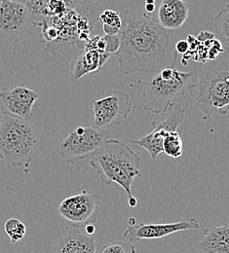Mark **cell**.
Instances as JSON below:
<instances>
[{
	"instance_id": "cell-15",
	"label": "cell",
	"mask_w": 229,
	"mask_h": 253,
	"mask_svg": "<svg viewBox=\"0 0 229 253\" xmlns=\"http://www.w3.org/2000/svg\"><path fill=\"white\" fill-rule=\"evenodd\" d=\"M97 249L98 244L91 235L73 227L60 240L55 253H98Z\"/></svg>"
},
{
	"instance_id": "cell-11",
	"label": "cell",
	"mask_w": 229,
	"mask_h": 253,
	"mask_svg": "<svg viewBox=\"0 0 229 253\" xmlns=\"http://www.w3.org/2000/svg\"><path fill=\"white\" fill-rule=\"evenodd\" d=\"M200 228L196 218H189L181 221L159 223V224H135L126 228L123 233V238L136 244L141 240L163 239L170 235L183 231H193Z\"/></svg>"
},
{
	"instance_id": "cell-1",
	"label": "cell",
	"mask_w": 229,
	"mask_h": 253,
	"mask_svg": "<svg viewBox=\"0 0 229 253\" xmlns=\"http://www.w3.org/2000/svg\"><path fill=\"white\" fill-rule=\"evenodd\" d=\"M120 15V47L115 55L122 74H156L165 68L175 67L179 55L176 32L165 30L145 13L127 10Z\"/></svg>"
},
{
	"instance_id": "cell-29",
	"label": "cell",
	"mask_w": 229,
	"mask_h": 253,
	"mask_svg": "<svg viewBox=\"0 0 229 253\" xmlns=\"http://www.w3.org/2000/svg\"><path fill=\"white\" fill-rule=\"evenodd\" d=\"M88 1H90V2H93V3H96L98 0H88Z\"/></svg>"
},
{
	"instance_id": "cell-6",
	"label": "cell",
	"mask_w": 229,
	"mask_h": 253,
	"mask_svg": "<svg viewBox=\"0 0 229 253\" xmlns=\"http://www.w3.org/2000/svg\"><path fill=\"white\" fill-rule=\"evenodd\" d=\"M106 140L104 133L94 126L73 129L56 146L57 154L69 165L90 158Z\"/></svg>"
},
{
	"instance_id": "cell-26",
	"label": "cell",
	"mask_w": 229,
	"mask_h": 253,
	"mask_svg": "<svg viewBox=\"0 0 229 253\" xmlns=\"http://www.w3.org/2000/svg\"><path fill=\"white\" fill-rule=\"evenodd\" d=\"M156 9V5L155 4H145L144 6V10H145V14L149 15L152 14Z\"/></svg>"
},
{
	"instance_id": "cell-17",
	"label": "cell",
	"mask_w": 229,
	"mask_h": 253,
	"mask_svg": "<svg viewBox=\"0 0 229 253\" xmlns=\"http://www.w3.org/2000/svg\"><path fill=\"white\" fill-rule=\"evenodd\" d=\"M109 57L108 54H99L95 50H84L74 59L71 66V80L76 82L83 76L97 71L105 64Z\"/></svg>"
},
{
	"instance_id": "cell-18",
	"label": "cell",
	"mask_w": 229,
	"mask_h": 253,
	"mask_svg": "<svg viewBox=\"0 0 229 253\" xmlns=\"http://www.w3.org/2000/svg\"><path fill=\"white\" fill-rule=\"evenodd\" d=\"M105 35H118L122 29L121 15L113 10L102 11L98 18Z\"/></svg>"
},
{
	"instance_id": "cell-10",
	"label": "cell",
	"mask_w": 229,
	"mask_h": 253,
	"mask_svg": "<svg viewBox=\"0 0 229 253\" xmlns=\"http://www.w3.org/2000/svg\"><path fill=\"white\" fill-rule=\"evenodd\" d=\"M132 99L123 91H115L111 95L91 101L94 127L101 129L122 124L131 113Z\"/></svg>"
},
{
	"instance_id": "cell-7",
	"label": "cell",
	"mask_w": 229,
	"mask_h": 253,
	"mask_svg": "<svg viewBox=\"0 0 229 253\" xmlns=\"http://www.w3.org/2000/svg\"><path fill=\"white\" fill-rule=\"evenodd\" d=\"M39 26L25 4L0 0V38L18 43Z\"/></svg>"
},
{
	"instance_id": "cell-22",
	"label": "cell",
	"mask_w": 229,
	"mask_h": 253,
	"mask_svg": "<svg viewBox=\"0 0 229 253\" xmlns=\"http://www.w3.org/2000/svg\"><path fill=\"white\" fill-rule=\"evenodd\" d=\"M98 253H136L135 246L129 242H113L105 245Z\"/></svg>"
},
{
	"instance_id": "cell-27",
	"label": "cell",
	"mask_w": 229,
	"mask_h": 253,
	"mask_svg": "<svg viewBox=\"0 0 229 253\" xmlns=\"http://www.w3.org/2000/svg\"><path fill=\"white\" fill-rule=\"evenodd\" d=\"M129 226H132V225H135L136 224V219L134 218V217H131V218H129Z\"/></svg>"
},
{
	"instance_id": "cell-9",
	"label": "cell",
	"mask_w": 229,
	"mask_h": 253,
	"mask_svg": "<svg viewBox=\"0 0 229 253\" xmlns=\"http://www.w3.org/2000/svg\"><path fill=\"white\" fill-rule=\"evenodd\" d=\"M58 211L74 228L83 229L98 220L99 199L95 193L83 190L62 201Z\"/></svg>"
},
{
	"instance_id": "cell-12",
	"label": "cell",
	"mask_w": 229,
	"mask_h": 253,
	"mask_svg": "<svg viewBox=\"0 0 229 253\" xmlns=\"http://www.w3.org/2000/svg\"><path fill=\"white\" fill-rule=\"evenodd\" d=\"M40 95L27 87H16L0 91V109L4 114L29 121L33 117L34 103Z\"/></svg>"
},
{
	"instance_id": "cell-28",
	"label": "cell",
	"mask_w": 229,
	"mask_h": 253,
	"mask_svg": "<svg viewBox=\"0 0 229 253\" xmlns=\"http://www.w3.org/2000/svg\"><path fill=\"white\" fill-rule=\"evenodd\" d=\"M156 0H145V4H155Z\"/></svg>"
},
{
	"instance_id": "cell-21",
	"label": "cell",
	"mask_w": 229,
	"mask_h": 253,
	"mask_svg": "<svg viewBox=\"0 0 229 253\" xmlns=\"http://www.w3.org/2000/svg\"><path fill=\"white\" fill-rule=\"evenodd\" d=\"M4 230L7 236L10 238L11 242L14 244L23 240L27 235L26 225L17 218L8 219L5 223Z\"/></svg>"
},
{
	"instance_id": "cell-23",
	"label": "cell",
	"mask_w": 229,
	"mask_h": 253,
	"mask_svg": "<svg viewBox=\"0 0 229 253\" xmlns=\"http://www.w3.org/2000/svg\"><path fill=\"white\" fill-rule=\"evenodd\" d=\"M103 40L105 43V52L108 55L116 54L120 47V38L118 35H103Z\"/></svg>"
},
{
	"instance_id": "cell-24",
	"label": "cell",
	"mask_w": 229,
	"mask_h": 253,
	"mask_svg": "<svg viewBox=\"0 0 229 253\" xmlns=\"http://www.w3.org/2000/svg\"><path fill=\"white\" fill-rule=\"evenodd\" d=\"M8 1H13V2H18V3H22L25 4L27 6V8L30 10V12L32 13L33 18H41V14H42V3L41 0H8Z\"/></svg>"
},
{
	"instance_id": "cell-14",
	"label": "cell",
	"mask_w": 229,
	"mask_h": 253,
	"mask_svg": "<svg viewBox=\"0 0 229 253\" xmlns=\"http://www.w3.org/2000/svg\"><path fill=\"white\" fill-rule=\"evenodd\" d=\"M158 12L156 22L165 30L175 32L181 29L190 16L191 7L184 0H156Z\"/></svg>"
},
{
	"instance_id": "cell-16",
	"label": "cell",
	"mask_w": 229,
	"mask_h": 253,
	"mask_svg": "<svg viewBox=\"0 0 229 253\" xmlns=\"http://www.w3.org/2000/svg\"><path fill=\"white\" fill-rule=\"evenodd\" d=\"M194 250L196 253H229V225L207 228Z\"/></svg>"
},
{
	"instance_id": "cell-4",
	"label": "cell",
	"mask_w": 229,
	"mask_h": 253,
	"mask_svg": "<svg viewBox=\"0 0 229 253\" xmlns=\"http://www.w3.org/2000/svg\"><path fill=\"white\" fill-rule=\"evenodd\" d=\"M38 143L37 132L29 121L4 114L0 124V160L6 166L22 168L29 173Z\"/></svg>"
},
{
	"instance_id": "cell-13",
	"label": "cell",
	"mask_w": 229,
	"mask_h": 253,
	"mask_svg": "<svg viewBox=\"0 0 229 253\" xmlns=\"http://www.w3.org/2000/svg\"><path fill=\"white\" fill-rule=\"evenodd\" d=\"M189 43V51L183 55L188 60H193L202 64L216 60L225 50L222 43L215 39L213 33L201 32L196 37L188 35L186 39Z\"/></svg>"
},
{
	"instance_id": "cell-19",
	"label": "cell",
	"mask_w": 229,
	"mask_h": 253,
	"mask_svg": "<svg viewBox=\"0 0 229 253\" xmlns=\"http://www.w3.org/2000/svg\"><path fill=\"white\" fill-rule=\"evenodd\" d=\"M183 140L178 131L170 132L164 139L163 152L169 157L174 159L181 158L183 156Z\"/></svg>"
},
{
	"instance_id": "cell-8",
	"label": "cell",
	"mask_w": 229,
	"mask_h": 253,
	"mask_svg": "<svg viewBox=\"0 0 229 253\" xmlns=\"http://www.w3.org/2000/svg\"><path fill=\"white\" fill-rule=\"evenodd\" d=\"M184 116V108L178 103L172 102L161 114L160 119L152 122L153 129L138 139H133L132 143L145 149L151 158L156 160L163 152L164 139L170 132L177 131L183 122Z\"/></svg>"
},
{
	"instance_id": "cell-3",
	"label": "cell",
	"mask_w": 229,
	"mask_h": 253,
	"mask_svg": "<svg viewBox=\"0 0 229 253\" xmlns=\"http://www.w3.org/2000/svg\"><path fill=\"white\" fill-rule=\"evenodd\" d=\"M89 159L101 182L121 186L127 194L129 207L136 208L137 202L132 195V186L135 178L142 175L139 170L140 158L131 147L121 140L106 138Z\"/></svg>"
},
{
	"instance_id": "cell-20",
	"label": "cell",
	"mask_w": 229,
	"mask_h": 253,
	"mask_svg": "<svg viewBox=\"0 0 229 253\" xmlns=\"http://www.w3.org/2000/svg\"><path fill=\"white\" fill-rule=\"evenodd\" d=\"M214 27L216 33L221 38L229 41V4L214 17Z\"/></svg>"
},
{
	"instance_id": "cell-25",
	"label": "cell",
	"mask_w": 229,
	"mask_h": 253,
	"mask_svg": "<svg viewBox=\"0 0 229 253\" xmlns=\"http://www.w3.org/2000/svg\"><path fill=\"white\" fill-rule=\"evenodd\" d=\"M176 51L178 54L185 55L189 51V43L187 40H178L176 43Z\"/></svg>"
},
{
	"instance_id": "cell-5",
	"label": "cell",
	"mask_w": 229,
	"mask_h": 253,
	"mask_svg": "<svg viewBox=\"0 0 229 253\" xmlns=\"http://www.w3.org/2000/svg\"><path fill=\"white\" fill-rule=\"evenodd\" d=\"M194 73L165 68L152 74L142 89V109L153 114H162L173 100L184 95Z\"/></svg>"
},
{
	"instance_id": "cell-2",
	"label": "cell",
	"mask_w": 229,
	"mask_h": 253,
	"mask_svg": "<svg viewBox=\"0 0 229 253\" xmlns=\"http://www.w3.org/2000/svg\"><path fill=\"white\" fill-rule=\"evenodd\" d=\"M187 90L207 122H211L215 114L229 115V49H225L216 60L203 63L196 82L189 84Z\"/></svg>"
}]
</instances>
